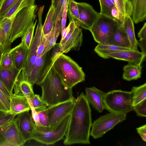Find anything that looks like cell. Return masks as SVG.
<instances>
[{"label": "cell", "instance_id": "1", "mask_svg": "<svg viewBox=\"0 0 146 146\" xmlns=\"http://www.w3.org/2000/svg\"><path fill=\"white\" fill-rule=\"evenodd\" d=\"M92 123L90 104L82 92L75 99L64 143L66 145L90 144Z\"/></svg>", "mask_w": 146, "mask_h": 146}, {"label": "cell", "instance_id": "2", "mask_svg": "<svg viewBox=\"0 0 146 146\" xmlns=\"http://www.w3.org/2000/svg\"><path fill=\"white\" fill-rule=\"evenodd\" d=\"M40 98L48 107L72 98V88L66 86L50 64L43 69L39 79Z\"/></svg>", "mask_w": 146, "mask_h": 146}, {"label": "cell", "instance_id": "3", "mask_svg": "<svg viewBox=\"0 0 146 146\" xmlns=\"http://www.w3.org/2000/svg\"><path fill=\"white\" fill-rule=\"evenodd\" d=\"M50 64L63 83L70 88H72L85 80V75L82 68L70 57L60 51L54 54Z\"/></svg>", "mask_w": 146, "mask_h": 146}, {"label": "cell", "instance_id": "4", "mask_svg": "<svg viewBox=\"0 0 146 146\" xmlns=\"http://www.w3.org/2000/svg\"><path fill=\"white\" fill-rule=\"evenodd\" d=\"M133 94L121 89L113 90L105 93V109L110 113H125L133 110L132 105Z\"/></svg>", "mask_w": 146, "mask_h": 146}, {"label": "cell", "instance_id": "5", "mask_svg": "<svg viewBox=\"0 0 146 146\" xmlns=\"http://www.w3.org/2000/svg\"><path fill=\"white\" fill-rule=\"evenodd\" d=\"M44 5L40 7L38 11V21L35 36L29 48L26 61L18 78L28 81L35 66L37 58V51L42 37L44 35L42 29V17Z\"/></svg>", "mask_w": 146, "mask_h": 146}, {"label": "cell", "instance_id": "6", "mask_svg": "<svg viewBox=\"0 0 146 146\" xmlns=\"http://www.w3.org/2000/svg\"><path fill=\"white\" fill-rule=\"evenodd\" d=\"M38 9L35 3L25 7L16 14L12 26L10 41L12 43L17 38L22 37L34 23Z\"/></svg>", "mask_w": 146, "mask_h": 146}, {"label": "cell", "instance_id": "7", "mask_svg": "<svg viewBox=\"0 0 146 146\" xmlns=\"http://www.w3.org/2000/svg\"><path fill=\"white\" fill-rule=\"evenodd\" d=\"M70 113L63 118L53 129H46L37 127L33 135L32 139L46 145H52L62 139L65 136L69 123Z\"/></svg>", "mask_w": 146, "mask_h": 146}, {"label": "cell", "instance_id": "8", "mask_svg": "<svg viewBox=\"0 0 146 146\" xmlns=\"http://www.w3.org/2000/svg\"><path fill=\"white\" fill-rule=\"evenodd\" d=\"M116 24V20L99 13L90 31L96 42L108 44L110 36Z\"/></svg>", "mask_w": 146, "mask_h": 146}, {"label": "cell", "instance_id": "9", "mask_svg": "<svg viewBox=\"0 0 146 146\" xmlns=\"http://www.w3.org/2000/svg\"><path fill=\"white\" fill-rule=\"evenodd\" d=\"M126 118V114L125 113L110 112L101 116L92 123L90 135L94 139L101 137Z\"/></svg>", "mask_w": 146, "mask_h": 146}, {"label": "cell", "instance_id": "10", "mask_svg": "<svg viewBox=\"0 0 146 146\" xmlns=\"http://www.w3.org/2000/svg\"><path fill=\"white\" fill-rule=\"evenodd\" d=\"M75 98L48 107L46 109L52 130L63 118L71 113L74 104Z\"/></svg>", "mask_w": 146, "mask_h": 146}, {"label": "cell", "instance_id": "11", "mask_svg": "<svg viewBox=\"0 0 146 146\" xmlns=\"http://www.w3.org/2000/svg\"><path fill=\"white\" fill-rule=\"evenodd\" d=\"M29 111L21 112L15 118L17 127L25 142L32 139L35 129V125Z\"/></svg>", "mask_w": 146, "mask_h": 146}, {"label": "cell", "instance_id": "12", "mask_svg": "<svg viewBox=\"0 0 146 146\" xmlns=\"http://www.w3.org/2000/svg\"><path fill=\"white\" fill-rule=\"evenodd\" d=\"M79 12V27L90 30L98 17L99 13L95 10L92 6L84 2H77Z\"/></svg>", "mask_w": 146, "mask_h": 146}, {"label": "cell", "instance_id": "13", "mask_svg": "<svg viewBox=\"0 0 146 146\" xmlns=\"http://www.w3.org/2000/svg\"><path fill=\"white\" fill-rule=\"evenodd\" d=\"M16 14L0 20V47L4 53L11 49L10 41L11 28Z\"/></svg>", "mask_w": 146, "mask_h": 146}, {"label": "cell", "instance_id": "14", "mask_svg": "<svg viewBox=\"0 0 146 146\" xmlns=\"http://www.w3.org/2000/svg\"><path fill=\"white\" fill-rule=\"evenodd\" d=\"M86 98L89 104L100 113L105 109L104 102L105 93L94 86L85 89Z\"/></svg>", "mask_w": 146, "mask_h": 146}, {"label": "cell", "instance_id": "15", "mask_svg": "<svg viewBox=\"0 0 146 146\" xmlns=\"http://www.w3.org/2000/svg\"><path fill=\"white\" fill-rule=\"evenodd\" d=\"M5 135L6 146H22L25 143L18 130L15 118L6 125Z\"/></svg>", "mask_w": 146, "mask_h": 146}, {"label": "cell", "instance_id": "16", "mask_svg": "<svg viewBox=\"0 0 146 146\" xmlns=\"http://www.w3.org/2000/svg\"><path fill=\"white\" fill-rule=\"evenodd\" d=\"M116 21V26L110 36L108 44L131 49L129 39L121 22Z\"/></svg>", "mask_w": 146, "mask_h": 146}, {"label": "cell", "instance_id": "17", "mask_svg": "<svg viewBox=\"0 0 146 146\" xmlns=\"http://www.w3.org/2000/svg\"><path fill=\"white\" fill-rule=\"evenodd\" d=\"M30 110V101L25 96L11 94L10 98L9 112L17 115L21 112Z\"/></svg>", "mask_w": 146, "mask_h": 146}, {"label": "cell", "instance_id": "18", "mask_svg": "<svg viewBox=\"0 0 146 146\" xmlns=\"http://www.w3.org/2000/svg\"><path fill=\"white\" fill-rule=\"evenodd\" d=\"M145 56L138 50H125L109 53L106 56L104 59L111 58L129 62L139 61H143Z\"/></svg>", "mask_w": 146, "mask_h": 146}, {"label": "cell", "instance_id": "19", "mask_svg": "<svg viewBox=\"0 0 146 146\" xmlns=\"http://www.w3.org/2000/svg\"><path fill=\"white\" fill-rule=\"evenodd\" d=\"M28 50L21 42L10 50L13 66L19 70H22L26 61Z\"/></svg>", "mask_w": 146, "mask_h": 146}, {"label": "cell", "instance_id": "20", "mask_svg": "<svg viewBox=\"0 0 146 146\" xmlns=\"http://www.w3.org/2000/svg\"><path fill=\"white\" fill-rule=\"evenodd\" d=\"M21 71L13 66L0 70V79L11 94L13 93L14 85Z\"/></svg>", "mask_w": 146, "mask_h": 146}, {"label": "cell", "instance_id": "21", "mask_svg": "<svg viewBox=\"0 0 146 146\" xmlns=\"http://www.w3.org/2000/svg\"><path fill=\"white\" fill-rule=\"evenodd\" d=\"M82 29L78 27L65 42L59 47L60 52L63 53H67L72 49H79L82 45Z\"/></svg>", "mask_w": 146, "mask_h": 146}, {"label": "cell", "instance_id": "22", "mask_svg": "<svg viewBox=\"0 0 146 146\" xmlns=\"http://www.w3.org/2000/svg\"><path fill=\"white\" fill-rule=\"evenodd\" d=\"M132 7L131 17L133 21L137 24L146 19V0H128Z\"/></svg>", "mask_w": 146, "mask_h": 146}, {"label": "cell", "instance_id": "23", "mask_svg": "<svg viewBox=\"0 0 146 146\" xmlns=\"http://www.w3.org/2000/svg\"><path fill=\"white\" fill-rule=\"evenodd\" d=\"M143 61H139L128 62L123 67L122 78L125 80L130 81L136 80L141 77Z\"/></svg>", "mask_w": 146, "mask_h": 146}, {"label": "cell", "instance_id": "24", "mask_svg": "<svg viewBox=\"0 0 146 146\" xmlns=\"http://www.w3.org/2000/svg\"><path fill=\"white\" fill-rule=\"evenodd\" d=\"M121 26L129 39L131 48L133 50H138L137 40L135 37L133 22L130 16L123 17Z\"/></svg>", "mask_w": 146, "mask_h": 146}, {"label": "cell", "instance_id": "25", "mask_svg": "<svg viewBox=\"0 0 146 146\" xmlns=\"http://www.w3.org/2000/svg\"><path fill=\"white\" fill-rule=\"evenodd\" d=\"M47 53L41 57L37 56L35 66L28 81L33 86L35 84L39 85V79L44 69Z\"/></svg>", "mask_w": 146, "mask_h": 146}, {"label": "cell", "instance_id": "26", "mask_svg": "<svg viewBox=\"0 0 146 146\" xmlns=\"http://www.w3.org/2000/svg\"><path fill=\"white\" fill-rule=\"evenodd\" d=\"M33 86L28 81L18 78L14 86V94L25 96L30 100L35 94Z\"/></svg>", "mask_w": 146, "mask_h": 146}, {"label": "cell", "instance_id": "27", "mask_svg": "<svg viewBox=\"0 0 146 146\" xmlns=\"http://www.w3.org/2000/svg\"><path fill=\"white\" fill-rule=\"evenodd\" d=\"M35 0H17L3 14L0 15V20L17 14L23 8L35 3Z\"/></svg>", "mask_w": 146, "mask_h": 146}, {"label": "cell", "instance_id": "28", "mask_svg": "<svg viewBox=\"0 0 146 146\" xmlns=\"http://www.w3.org/2000/svg\"><path fill=\"white\" fill-rule=\"evenodd\" d=\"M132 50L130 48L99 43L94 49L95 52L98 55L104 59L106 55L111 52L123 50Z\"/></svg>", "mask_w": 146, "mask_h": 146}, {"label": "cell", "instance_id": "29", "mask_svg": "<svg viewBox=\"0 0 146 146\" xmlns=\"http://www.w3.org/2000/svg\"><path fill=\"white\" fill-rule=\"evenodd\" d=\"M133 94L132 105L133 106L146 99V83L139 86H133L131 91Z\"/></svg>", "mask_w": 146, "mask_h": 146}, {"label": "cell", "instance_id": "30", "mask_svg": "<svg viewBox=\"0 0 146 146\" xmlns=\"http://www.w3.org/2000/svg\"><path fill=\"white\" fill-rule=\"evenodd\" d=\"M65 0H52L51 6L53 9L52 19L54 24L61 20Z\"/></svg>", "mask_w": 146, "mask_h": 146}, {"label": "cell", "instance_id": "31", "mask_svg": "<svg viewBox=\"0 0 146 146\" xmlns=\"http://www.w3.org/2000/svg\"><path fill=\"white\" fill-rule=\"evenodd\" d=\"M54 31L52 38L48 44L45 48L42 56L50 50L56 44L57 39L61 33V19L56 21L53 25Z\"/></svg>", "mask_w": 146, "mask_h": 146}, {"label": "cell", "instance_id": "32", "mask_svg": "<svg viewBox=\"0 0 146 146\" xmlns=\"http://www.w3.org/2000/svg\"><path fill=\"white\" fill-rule=\"evenodd\" d=\"M113 0L116 7L123 17H131L132 7L130 2L128 0Z\"/></svg>", "mask_w": 146, "mask_h": 146}, {"label": "cell", "instance_id": "33", "mask_svg": "<svg viewBox=\"0 0 146 146\" xmlns=\"http://www.w3.org/2000/svg\"><path fill=\"white\" fill-rule=\"evenodd\" d=\"M67 15L70 22H74L79 23V12L77 2L74 0H69Z\"/></svg>", "mask_w": 146, "mask_h": 146}, {"label": "cell", "instance_id": "34", "mask_svg": "<svg viewBox=\"0 0 146 146\" xmlns=\"http://www.w3.org/2000/svg\"><path fill=\"white\" fill-rule=\"evenodd\" d=\"M36 22L37 20L27 30L21 39V42L28 49L30 48L34 37V32Z\"/></svg>", "mask_w": 146, "mask_h": 146}, {"label": "cell", "instance_id": "35", "mask_svg": "<svg viewBox=\"0 0 146 146\" xmlns=\"http://www.w3.org/2000/svg\"><path fill=\"white\" fill-rule=\"evenodd\" d=\"M100 7V13L106 16L112 18L111 12L112 8L115 6L111 0H99Z\"/></svg>", "mask_w": 146, "mask_h": 146}, {"label": "cell", "instance_id": "36", "mask_svg": "<svg viewBox=\"0 0 146 146\" xmlns=\"http://www.w3.org/2000/svg\"><path fill=\"white\" fill-rule=\"evenodd\" d=\"M30 103L37 111L46 109L47 106L39 95L34 94L30 98Z\"/></svg>", "mask_w": 146, "mask_h": 146}, {"label": "cell", "instance_id": "37", "mask_svg": "<svg viewBox=\"0 0 146 146\" xmlns=\"http://www.w3.org/2000/svg\"><path fill=\"white\" fill-rule=\"evenodd\" d=\"M54 31V27H53L50 32L44 35L42 37L37 50V56H42V54L44 48L48 44L52 38Z\"/></svg>", "mask_w": 146, "mask_h": 146}, {"label": "cell", "instance_id": "38", "mask_svg": "<svg viewBox=\"0 0 146 146\" xmlns=\"http://www.w3.org/2000/svg\"><path fill=\"white\" fill-rule=\"evenodd\" d=\"M53 9L51 5L47 14L45 21L42 26V29L44 35H46L52 30L54 25L52 19Z\"/></svg>", "mask_w": 146, "mask_h": 146}, {"label": "cell", "instance_id": "39", "mask_svg": "<svg viewBox=\"0 0 146 146\" xmlns=\"http://www.w3.org/2000/svg\"><path fill=\"white\" fill-rule=\"evenodd\" d=\"M13 66L11 55L9 51L3 54L0 64V70L10 68Z\"/></svg>", "mask_w": 146, "mask_h": 146}, {"label": "cell", "instance_id": "40", "mask_svg": "<svg viewBox=\"0 0 146 146\" xmlns=\"http://www.w3.org/2000/svg\"><path fill=\"white\" fill-rule=\"evenodd\" d=\"M16 115L9 111L0 110V127L12 121Z\"/></svg>", "mask_w": 146, "mask_h": 146}, {"label": "cell", "instance_id": "41", "mask_svg": "<svg viewBox=\"0 0 146 146\" xmlns=\"http://www.w3.org/2000/svg\"><path fill=\"white\" fill-rule=\"evenodd\" d=\"M37 112L40 127L46 128H50L48 116L46 109Z\"/></svg>", "mask_w": 146, "mask_h": 146}, {"label": "cell", "instance_id": "42", "mask_svg": "<svg viewBox=\"0 0 146 146\" xmlns=\"http://www.w3.org/2000/svg\"><path fill=\"white\" fill-rule=\"evenodd\" d=\"M133 110L139 116H146V99L133 106Z\"/></svg>", "mask_w": 146, "mask_h": 146}, {"label": "cell", "instance_id": "43", "mask_svg": "<svg viewBox=\"0 0 146 146\" xmlns=\"http://www.w3.org/2000/svg\"><path fill=\"white\" fill-rule=\"evenodd\" d=\"M17 0H0V15L5 13Z\"/></svg>", "mask_w": 146, "mask_h": 146}, {"label": "cell", "instance_id": "44", "mask_svg": "<svg viewBox=\"0 0 146 146\" xmlns=\"http://www.w3.org/2000/svg\"><path fill=\"white\" fill-rule=\"evenodd\" d=\"M69 0H65L63 8L61 17V33L63 29L65 27L67 16L68 5Z\"/></svg>", "mask_w": 146, "mask_h": 146}, {"label": "cell", "instance_id": "45", "mask_svg": "<svg viewBox=\"0 0 146 146\" xmlns=\"http://www.w3.org/2000/svg\"><path fill=\"white\" fill-rule=\"evenodd\" d=\"M31 110L32 111V117L33 122L36 126L40 127L41 125L39 121V119L38 113L36 111L31 104Z\"/></svg>", "mask_w": 146, "mask_h": 146}, {"label": "cell", "instance_id": "46", "mask_svg": "<svg viewBox=\"0 0 146 146\" xmlns=\"http://www.w3.org/2000/svg\"><path fill=\"white\" fill-rule=\"evenodd\" d=\"M137 133L140 135L143 140L146 142V125H143L142 126L136 128Z\"/></svg>", "mask_w": 146, "mask_h": 146}, {"label": "cell", "instance_id": "47", "mask_svg": "<svg viewBox=\"0 0 146 146\" xmlns=\"http://www.w3.org/2000/svg\"><path fill=\"white\" fill-rule=\"evenodd\" d=\"M0 99L6 107L8 111L10 110V100L0 89Z\"/></svg>", "mask_w": 146, "mask_h": 146}, {"label": "cell", "instance_id": "48", "mask_svg": "<svg viewBox=\"0 0 146 146\" xmlns=\"http://www.w3.org/2000/svg\"><path fill=\"white\" fill-rule=\"evenodd\" d=\"M138 36L139 40L146 39V23H145L142 28L138 33Z\"/></svg>", "mask_w": 146, "mask_h": 146}, {"label": "cell", "instance_id": "49", "mask_svg": "<svg viewBox=\"0 0 146 146\" xmlns=\"http://www.w3.org/2000/svg\"><path fill=\"white\" fill-rule=\"evenodd\" d=\"M137 45H139L141 50V52L145 55H146V39L139 40H137Z\"/></svg>", "mask_w": 146, "mask_h": 146}, {"label": "cell", "instance_id": "50", "mask_svg": "<svg viewBox=\"0 0 146 146\" xmlns=\"http://www.w3.org/2000/svg\"><path fill=\"white\" fill-rule=\"evenodd\" d=\"M0 89L10 100V98L11 94L8 91L0 79Z\"/></svg>", "mask_w": 146, "mask_h": 146}, {"label": "cell", "instance_id": "51", "mask_svg": "<svg viewBox=\"0 0 146 146\" xmlns=\"http://www.w3.org/2000/svg\"><path fill=\"white\" fill-rule=\"evenodd\" d=\"M70 30V25L66 27H65L61 32L62 36L60 41L63 40L66 37L67 35L69 33Z\"/></svg>", "mask_w": 146, "mask_h": 146}, {"label": "cell", "instance_id": "52", "mask_svg": "<svg viewBox=\"0 0 146 146\" xmlns=\"http://www.w3.org/2000/svg\"><path fill=\"white\" fill-rule=\"evenodd\" d=\"M0 108L3 111H9L6 108L2 101L0 99Z\"/></svg>", "mask_w": 146, "mask_h": 146}, {"label": "cell", "instance_id": "53", "mask_svg": "<svg viewBox=\"0 0 146 146\" xmlns=\"http://www.w3.org/2000/svg\"><path fill=\"white\" fill-rule=\"evenodd\" d=\"M4 53L0 47V64H1L2 58Z\"/></svg>", "mask_w": 146, "mask_h": 146}, {"label": "cell", "instance_id": "54", "mask_svg": "<svg viewBox=\"0 0 146 146\" xmlns=\"http://www.w3.org/2000/svg\"><path fill=\"white\" fill-rule=\"evenodd\" d=\"M0 110H2L0 108Z\"/></svg>", "mask_w": 146, "mask_h": 146}]
</instances>
